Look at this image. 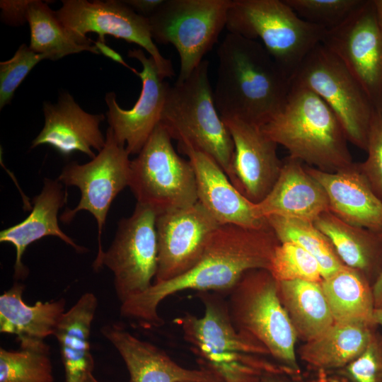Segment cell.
Instances as JSON below:
<instances>
[{"instance_id":"obj_1","label":"cell","mask_w":382,"mask_h":382,"mask_svg":"<svg viewBox=\"0 0 382 382\" xmlns=\"http://www.w3.org/2000/svg\"><path fill=\"white\" fill-rule=\"evenodd\" d=\"M279 243L269 224L257 228L220 224L190 270L173 279L154 283L146 291L128 299L121 303V316L145 328L161 326L163 320L158 308L166 298L186 290L226 295L245 272L269 270Z\"/></svg>"},{"instance_id":"obj_2","label":"cell","mask_w":382,"mask_h":382,"mask_svg":"<svg viewBox=\"0 0 382 382\" xmlns=\"http://www.w3.org/2000/svg\"><path fill=\"white\" fill-rule=\"evenodd\" d=\"M215 105L222 120L260 127L284 105L291 76L258 41L227 33L217 49Z\"/></svg>"},{"instance_id":"obj_3","label":"cell","mask_w":382,"mask_h":382,"mask_svg":"<svg viewBox=\"0 0 382 382\" xmlns=\"http://www.w3.org/2000/svg\"><path fill=\"white\" fill-rule=\"evenodd\" d=\"M289 156L318 170L334 173L354 162L345 132L328 105L311 90L291 83L283 108L260 127Z\"/></svg>"},{"instance_id":"obj_4","label":"cell","mask_w":382,"mask_h":382,"mask_svg":"<svg viewBox=\"0 0 382 382\" xmlns=\"http://www.w3.org/2000/svg\"><path fill=\"white\" fill-rule=\"evenodd\" d=\"M197 296L204 305L203 316L185 313L175 322L199 367L221 382H260L264 374L276 371L254 357L269 352L255 339L236 330L229 317L226 296L216 292H199Z\"/></svg>"},{"instance_id":"obj_5","label":"cell","mask_w":382,"mask_h":382,"mask_svg":"<svg viewBox=\"0 0 382 382\" xmlns=\"http://www.w3.org/2000/svg\"><path fill=\"white\" fill-rule=\"evenodd\" d=\"M209 66L203 60L186 79L170 86L160 123L172 139L214 158L232 183L234 144L215 105Z\"/></svg>"},{"instance_id":"obj_6","label":"cell","mask_w":382,"mask_h":382,"mask_svg":"<svg viewBox=\"0 0 382 382\" xmlns=\"http://www.w3.org/2000/svg\"><path fill=\"white\" fill-rule=\"evenodd\" d=\"M226 28L260 42L290 76L326 30L301 18L284 0H232Z\"/></svg>"},{"instance_id":"obj_7","label":"cell","mask_w":382,"mask_h":382,"mask_svg":"<svg viewBox=\"0 0 382 382\" xmlns=\"http://www.w3.org/2000/svg\"><path fill=\"white\" fill-rule=\"evenodd\" d=\"M226 296L234 327L261 343L273 357L296 370V330L282 304L278 281L263 268L245 272Z\"/></svg>"},{"instance_id":"obj_8","label":"cell","mask_w":382,"mask_h":382,"mask_svg":"<svg viewBox=\"0 0 382 382\" xmlns=\"http://www.w3.org/2000/svg\"><path fill=\"white\" fill-rule=\"evenodd\" d=\"M172 138L159 123L131 161L129 187L137 203L156 215L186 208L198 201L190 161L180 157Z\"/></svg>"},{"instance_id":"obj_9","label":"cell","mask_w":382,"mask_h":382,"mask_svg":"<svg viewBox=\"0 0 382 382\" xmlns=\"http://www.w3.org/2000/svg\"><path fill=\"white\" fill-rule=\"evenodd\" d=\"M232 0H167L148 18L154 42L170 44L180 57L177 81L203 61L226 28Z\"/></svg>"},{"instance_id":"obj_10","label":"cell","mask_w":382,"mask_h":382,"mask_svg":"<svg viewBox=\"0 0 382 382\" xmlns=\"http://www.w3.org/2000/svg\"><path fill=\"white\" fill-rule=\"evenodd\" d=\"M291 83L318 95L340 120L349 141L366 151L374 108L340 59L322 43L304 58Z\"/></svg>"},{"instance_id":"obj_11","label":"cell","mask_w":382,"mask_h":382,"mask_svg":"<svg viewBox=\"0 0 382 382\" xmlns=\"http://www.w3.org/2000/svg\"><path fill=\"white\" fill-rule=\"evenodd\" d=\"M105 144L91 161L79 164L76 161L67 163L57 180L66 186H76L81 192L79 204L72 209H66L60 220L69 223L80 211L89 212L98 224V253L93 263L95 271L104 253L101 236L107 214L112 202L123 189L129 185V154L125 146L115 138L112 129H107Z\"/></svg>"},{"instance_id":"obj_12","label":"cell","mask_w":382,"mask_h":382,"mask_svg":"<svg viewBox=\"0 0 382 382\" xmlns=\"http://www.w3.org/2000/svg\"><path fill=\"white\" fill-rule=\"evenodd\" d=\"M156 217L152 209L137 203L132 215L119 221L115 238L101 257L99 270L105 266L113 273L121 303L154 284L158 267Z\"/></svg>"},{"instance_id":"obj_13","label":"cell","mask_w":382,"mask_h":382,"mask_svg":"<svg viewBox=\"0 0 382 382\" xmlns=\"http://www.w3.org/2000/svg\"><path fill=\"white\" fill-rule=\"evenodd\" d=\"M56 13L79 42L94 43L86 34L95 33L102 42L105 43V36L110 35L135 43L153 58L162 77L175 75L170 60L161 54L154 42L148 18L135 12L123 1L63 0Z\"/></svg>"},{"instance_id":"obj_14","label":"cell","mask_w":382,"mask_h":382,"mask_svg":"<svg viewBox=\"0 0 382 382\" xmlns=\"http://www.w3.org/2000/svg\"><path fill=\"white\" fill-rule=\"evenodd\" d=\"M358 81L375 110H382V31L373 1H362L322 42Z\"/></svg>"},{"instance_id":"obj_15","label":"cell","mask_w":382,"mask_h":382,"mask_svg":"<svg viewBox=\"0 0 382 382\" xmlns=\"http://www.w3.org/2000/svg\"><path fill=\"white\" fill-rule=\"evenodd\" d=\"M219 225L198 201L156 215L158 267L154 283L173 279L190 270Z\"/></svg>"},{"instance_id":"obj_16","label":"cell","mask_w":382,"mask_h":382,"mask_svg":"<svg viewBox=\"0 0 382 382\" xmlns=\"http://www.w3.org/2000/svg\"><path fill=\"white\" fill-rule=\"evenodd\" d=\"M128 56L142 65V71L137 74L142 83L139 98L129 110L119 105L113 92L106 93L105 100L108 122L115 139L130 155H137L161 122L170 86L159 74L153 58L147 57L141 49L129 50Z\"/></svg>"},{"instance_id":"obj_17","label":"cell","mask_w":382,"mask_h":382,"mask_svg":"<svg viewBox=\"0 0 382 382\" xmlns=\"http://www.w3.org/2000/svg\"><path fill=\"white\" fill-rule=\"evenodd\" d=\"M222 120L234 144L232 184L257 204L269 194L279 175L282 161L277 155L278 145L257 125L238 119Z\"/></svg>"},{"instance_id":"obj_18","label":"cell","mask_w":382,"mask_h":382,"mask_svg":"<svg viewBox=\"0 0 382 382\" xmlns=\"http://www.w3.org/2000/svg\"><path fill=\"white\" fill-rule=\"evenodd\" d=\"M178 147L193 167L198 202L219 224L252 228L268 224L266 218L259 215L255 204L233 186L214 158L187 142H178Z\"/></svg>"},{"instance_id":"obj_19","label":"cell","mask_w":382,"mask_h":382,"mask_svg":"<svg viewBox=\"0 0 382 382\" xmlns=\"http://www.w3.org/2000/svg\"><path fill=\"white\" fill-rule=\"evenodd\" d=\"M43 112L45 125L31 149L49 145L64 156L80 151L91 159L96 156L93 149H103L106 137L100 125L104 115L84 111L69 93H62L57 103L44 102Z\"/></svg>"},{"instance_id":"obj_20","label":"cell","mask_w":382,"mask_h":382,"mask_svg":"<svg viewBox=\"0 0 382 382\" xmlns=\"http://www.w3.org/2000/svg\"><path fill=\"white\" fill-rule=\"evenodd\" d=\"M101 332L123 359L129 374V382H221L203 368L180 366L157 346L117 325H105Z\"/></svg>"},{"instance_id":"obj_21","label":"cell","mask_w":382,"mask_h":382,"mask_svg":"<svg viewBox=\"0 0 382 382\" xmlns=\"http://www.w3.org/2000/svg\"><path fill=\"white\" fill-rule=\"evenodd\" d=\"M304 166L324 188L332 214L349 224L382 233V200L373 191L359 163L334 173Z\"/></svg>"},{"instance_id":"obj_22","label":"cell","mask_w":382,"mask_h":382,"mask_svg":"<svg viewBox=\"0 0 382 382\" xmlns=\"http://www.w3.org/2000/svg\"><path fill=\"white\" fill-rule=\"evenodd\" d=\"M255 207L263 218L279 216L311 222L330 211L323 186L306 171L301 161L289 156L282 161L271 191Z\"/></svg>"},{"instance_id":"obj_23","label":"cell","mask_w":382,"mask_h":382,"mask_svg":"<svg viewBox=\"0 0 382 382\" xmlns=\"http://www.w3.org/2000/svg\"><path fill=\"white\" fill-rule=\"evenodd\" d=\"M67 200V192L57 179L45 178L40 193L33 199L30 214L21 222L0 232V242L11 243L16 248L13 277H26L28 270L22 262L27 247L46 236H56L78 253L87 249L77 245L62 231L58 223V213Z\"/></svg>"},{"instance_id":"obj_24","label":"cell","mask_w":382,"mask_h":382,"mask_svg":"<svg viewBox=\"0 0 382 382\" xmlns=\"http://www.w3.org/2000/svg\"><path fill=\"white\" fill-rule=\"evenodd\" d=\"M97 306L98 299L93 293L83 294L65 311L55 329L53 335L59 344L66 382H83L93 371L89 340Z\"/></svg>"},{"instance_id":"obj_25","label":"cell","mask_w":382,"mask_h":382,"mask_svg":"<svg viewBox=\"0 0 382 382\" xmlns=\"http://www.w3.org/2000/svg\"><path fill=\"white\" fill-rule=\"evenodd\" d=\"M24 285L16 282L0 296V332L16 335L21 343L43 341L53 335L65 313L66 300L28 305L23 300Z\"/></svg>"},{"instance_id":"obj_26","label":"cell","mask_w":382,"mask_h":382,"mask_svg":"<svg viewBox=\"0 0 382 382\" xmlns=\"http://www.w3.org/2000/svg\"><path fill=\"white\" fill-rule=\"evenodd\" d=\"M313 224L346 266L373 277L375 282L382 272V233L349 224L330 211L321 214Z\"/></svg>"},{"instance_id":"obj_27","label":"cell","mask_w":382,"mask_h":382,"mask_svg":"<svg viewBox=\"0 0 382 382\" xmlns=\"http://www.w3.org/2000/svg\"><path fill=\"white\" fill-rule=\"evenodd\" d=\"M320 285L335 323L375 325L372 286L362 272L345 265Z\"/></svg>"},{"instance_id":"obj_28","label":"cell","mask_w":382,"mask_h":382,"mask_svg":"<svg viewBox=\"0 0 382 382\" xmlns=\"http://www.w3.org/2000/svg\"><path fill=\"white\" fill-rule=\"evenodd\" d=\"M372 325L334 323L325 332L310 340L302 349V359L320 369L341 368L360 356L371 341Z\"/></svg>"},{"instance_id":"obj_29","label":"cell","mask_w":382,"mask_h":382,"mask_svg":"<svg viewBox=\"0 0 382 382\" xmlns=\"http://www.w3.org/2000/svg\"><path fill=\"white\" fill-rule=\"evenodd\" d=\"M279 294L295 327L312 340L334 324L319 282L295 279L278 282Z\"/></svg>"},{"instance_id":"obj_30","label":"cell","mask_w":382,"mask_h":382,"mask_svg":"<svg viewBox=\"0 0 382 382\" xmlns=\"http://www.w3.org/2000/svg\"><path fill=\"white\" fill-rule=\"evenodd\" d=\"M27 22L30 30V48L45 55L47 59L57 60L83 51L100 54L94 44L83 45L74 38L47 3L30 0Z\"/></svg>"},{"instance_id":"obj_31","label":"cell","mask_w":382,"mask_h":382,"mask_svg":"<svg viewBox=\"0 0 382 382\" xmlns=\"http://www.w3.org/2000/svg\"><path fill=\"white\" fill-rule=\"evenodd\" d=\"M266 219L280 243H295L316 258L323 279L330 277L345 265L331 243L313 222L279 216H269Z\"/></svg>"},{"instance_id":"obj_32","label":"cell","mask_w":382,"mask_h":382,"mask_svg":"<svg viewBox=\"0 0 382 382\" xmlns=\"http://www.w3.org/2000/svg\"><path fill=\"white\" fill-rule=\"evenodd\" d=\"M49 345L45 341L0 348V382H54Z\"/></svg>"},{"instance_id":"obj_33","label":"cell","mask_w":382,"mask_h":382,"mask_svg":"<svg viewBox=\"0 0 382 382\" xmlns=\"http://www.w3.org/2000/svg\"><path fill=\"white\" fill-rule=\"evenodd\" d=\"M269 271L278 282L301 279L319 282L322 278L316 258L291 242L280 243L276 247Z\"/></svg>"},{"instance_id":"obj_34","label":"cell","mask_w":382,"mask_h":382,"mask_svg":"<svg viewBox=\"0 0 382 382\" xmlns=\"http://www.w3.org/2000/svg\"><path fill=\"white\" fill-rule=\"evenodd\" d=\"M303 20L325 29L345 21L362 0H284Z\"/></svg>"},{"instance_id":"obj_35","label":"cell","mask_w":382,"mask_h":382,"mask_svg":"<svg viewBox=\"0 0 382 382\" xmlns=\"http://www.w3.org/2000/svg\"><path fill=\"white\" fill-rule=\"evenodd\" d=\"M47 57L22 44L14 55L0 63V109L9 104L14 93L32 69Z\"/></svg>"},{"instance_id":"obj_36","label":"cell","mask_w":382,"mask_h":382,"mask_svg":"<svg viewBox=\"0 0 382 382\" xmlns=\"http://www.w3.org/2000/svg\"><path fill=\"white\" fill-rule=\"evenodd\" d=\"M366 151L367 158L359 163V166L373 191L382 200V110H374Z\"/></svg>"},{"instance_id":"obj_37","label":"cell","mask_w":382,"mask_h":382,"mask_svg":"<svg viewBox=\"0 0 382 382\" xmlns=\"http://www.w3.org/2000/svg\"><path fill=\"white\" fill-rule=\"evenodd\" d=\"M353 382H382V351L374 335L366 350L347 365Z\"/></svg>"},{"instance_id":"obj_38","label":"cell","mask_w":382,"mask_h":382,"mask_svg":"<svg viewBox=\"0 0 382 382\" xmlns=\"http://www.w3.org/2000/svg\"><path fill=\"white\" fill-rule=\"evenodd\" d=\"M30 0H1V19L10 25H21L27 22V13Z\"/></svg>"},{"instance_id":"obj_39","label":"cell","mask_w":382,"mask_h":382,"mask_svg":"<svg viewBox=\"0 0 382 382\" xmlns=\"http://www.w3.org/2000/svg\"><path fill=\"white\" fill-rule=\"evenodd\" d=\"M123 1L137 13L149 18L160 8L164 0H125Z\"/></svg>"},{"instance_id":"obj_40","label":"cell","mask_w":382,"mask_h":382,"mask_svg":"<svg viewBox=\"0 0 382 382\" xmlns=\"http://www.w3.org/2000/svg\"><path fill=\"white\" fill-rule=\"evenodd\" d=\"M94 45L98 50L100 54H103V55L106 56L107 57H109L112 59L113 61L121 64L122 65L125 66V67L131 69L134 73L136 74H138V71H137L136 69L132 68L129 66L123 59L122 56L117 52H115L114 50L110 48L109 46H108L105 42H102L100 41H95Z\"/></svg>"},{"instance_id":"obj_41","label":"cell","mask_w":382,"mask_h":382,"mask_svg":"<svg viewBox=\"0 0 382 382\" xmlns=\"http://www.w3.org/2000/svg\"><path fill=\"white\" fill-rule=\"evenodd\" d=\"M375 308H382V272L372 285Z\"/></svg>"},{"instance_id":"obj_42","label":"cell","mask_w":382,"mask_h":382,"mask_svg":"<svg viewBox=\"0 0 382 382\" xmlns=\"http://www.w3.org/2000/svg\"><path fill=\"white\" fill-rule=\"evenodd\" d=\"M373 4L375 9L376 20L379 28L382 31V0H374Z\"/></svg>"},{"instance_id":"obj_43","label":"cell","mask_w":382,"mask_h":382,"mask_svg":"<svg viewBox=\"0 0 382 382\" xmlns=\"http://www.w3.org/2000/svg\"><path fill=\"white\" fill-rule=\"evenodd\" d=\"M276 371L267 372L262 375L260 382H284L274 375Z\"/></svg>"},{"instance_id":"obj_44","label":"cell","mask_w":382,"mask_h":382,"mask_svg":"<svg viewBox=\"0 0 382 382\" xmlns=\"http://www.w3.org/2000/svg\"><path fill=\"white\" fill-rule=\"evenodd\" d=\"M373 323L374 325L382 326V308H375L373 315Z\"/></svg>"},{"instance_id":"obj_45","label":"cell","mask_w":382,"mask_h":382,"mask_svg":"<svg viewBox=\"0 0 382 382\" xmlns=\"http://www.w3.org/2000/svg\"><path fill=\"white\" fill-rule=\"evenodd\" d=\"M83 382H99L93 376V372L87 374Z\"/></svg>"}]
</instances>
